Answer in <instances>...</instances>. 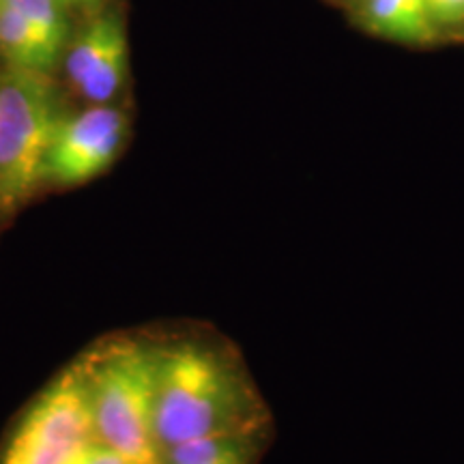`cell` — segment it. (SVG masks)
I'll return each instance as SVG.
<instances>
[{"label": "cell", "instance_id": "obj_13", "mask_svg": "<svg viewBox=\"0 0 464 464\" xmlns=\"http://www.w3.org/2000/svg\"><path fill=\"white\" fill-rule=\"evenodd\" d=\"M355 3H362V5H363V3H365V0H355Z\"/></svg>", "mask_w": 464, "mask_h": 464}, {"label": "cell", "instance_id": "obj_4", "mask_svg": "<svg viewBox=\"0 0 464 464\" xmlns=\"http://www.w3.org/2000/svg\"><path fill=\"white\" fill-rule=\"evenodd\" d=\"M97 445L80 359L63 370L15 423L0 464H82Z\"/></svg>", "mask_w": 464, "mask_h": 464}, {"label": "cell", "instance_id": "obj_11", "mask_svg": "<svg viewBox=\"0 0 464 464\" xmlns=\"http://www.w3.org/2000/svg\"><path fill=\"white\" fill-rule=\"evenodd\" d=\"M254 458H239V460H230V462H224V464H252Z\"/></svg>", "mask_w": 464, "mask_h": 464}, {"label": "cell", "instance_id": "obj_7", "mask_svg": "<svg viewBox=\"0 0 464 464\" xmlns=\"http://www.w3.org/2000/svg\"><path fill=\"white\" fill-rule=\"evenodd\" d=\"M363 22L381 37L404 44H428L437 34L423 0H365Z\"/></svg>", "mask_w": 464, "mask_h": 464}, {"label": "cell", "instance_id": "obj_12", "mask_svg": "<svg viewBox=\"0 0 464 464\" xmlns=\"http://www.w3.org/2000/svg\"><path fill=\"white\" fill-rule=\"evenodd\" d=\"M61 3H67V5H86V3H97V0H61Z\"/></svg>", "mask_w": 464, "mask_h": 464}, {"label": "cell", "instance_id": "obj_10", "mask_svg": "<svg viewBox=\"0 0 464 464\" xmlns=\"http://www.w3.org/2000/svg\"><path fill=\"white\" fill-rule=\"evenodd\" d=\"M423 3L437 31L464 26V0H423Z\"/></svg>", "mask_w": 464, "mask_h": 464}, {"label": "cell", "instance_id": "obj_2", "mask_svg": "<svg viewBox=\"0 0 464 464\" xmlns=\"http://www.w3.org/2000/svg\"><path fill=\"white\" fill-rule=\"evenodd\" d=\"M80 363L97 443L127 464H164L155 432L158 344L116 338Z\"/></svg>", "mask_w": 464, "mask_h": 464}, {"label": "cell", "instance_id": "obj_6", "mask_svg": "<svg viewBox=\"0 0 464 464\" xmlns=\"http://www.w3.org/2000/svg\"><path fill=\"white\" fill-rule=\"evenodd\" d=\"M127 58L130 48L121 17L100 15L69 45L65 58L69 84L92 106L110 103L125 84Z\"/></svg>", "mask_w": 464, "mask_h": 464}, {"label": "cell", "instance_id": "obj_5", "mask_svg": "<svg viewBox=\"0 0 464 464\" xmlns=\"http://www.w3.org/2000/svg\"><path fill=\"white\" fill-rule=\"evenodd\" d=\"M127 133L130 119L110 103L63 116L45 161V183L75 188L102 177L119 158Z\"/></svg>", "mask_w": 464, "mask_h": 464}, {"label": "cell", "instance_id": "obj_8", "mask_svg": "<svg viewBox=\"0 0 464 464\" xmlns=\"http://www.w3.org/2000/svg\"><path fill=\"white\" fill-rule=\"evenodd\" d=\"M0 52L11 67L33 69V72L44 73H48L54 67L33 34L31 26L5 0H0Z\"/></svg>", "mask_w": 464, "mask_h": 464}, {"label": "cell", "instance_id": "obj_1", "mask_svg": "<svg viewBox=\"0 0 464 464\" xmlns=\"http://www.w3.org/2000/svg\"><path fill=\"white\" fill-rule=\"evenodd\" d=\"M266 421L246 365L224 342L181 335L158 344L155 432L161 458L188 440L265 430Z\"/></svg>", "mask_w": 464, "mask_h": 464}, {"label": "cell", "instance_id": "obj_9", "mask_svg": "<svg viewBox=\"0 0 464 464\" xmlns=\"http://www.w3.org/2000/svg\"><path fill=\"white\" fill-rule=\"evenodd\" d=\"M11 9L22 15V20L31 26L39 45L52 65H56L61 52L67 42V22L63 15L61 0H5Z\"/></svg>", "mask_w": 464, "mask_h": 464}, {"label": "cell", "instance_id": "obj_3", "mask_svg": "<svg viewBox=\"0 0 464 464\" xmlns=\"http://www.w3.org/2000/svg\"><path fill=\"white\" fill-rule=\"evenodd\" d=\"M63 114L44 72L9 67L0 78V213L20 211L45 185V161Z\"/></svg>", "mask_w": 464, "mask_h": 464}]
</instances>
